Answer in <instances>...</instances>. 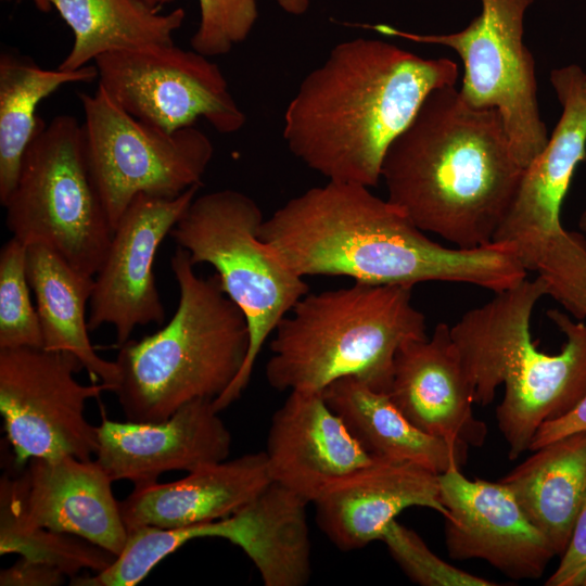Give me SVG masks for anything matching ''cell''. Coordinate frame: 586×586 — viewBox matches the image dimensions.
Returning <instances> with one entry per match:
<instances>
[{
    "mask_svg": "<svg viewBox=\"0 0 586 586\" xmlns=\"http://www.w3.org/2000/svg\"><path fill=\"white\" fill-rule=\"evenodd\" d=\"M258 238L295 275L411 286L466 283L500 292L526 278L513 242L444 246L403 209L357 183L328 181L290 199L264 219Z\"/></svg>",
    "mask_w": 586,
    "mask_h": 586,
    "instance_id": "1",
    "label": "cell"
},
{
    "mask_svg": "<svg viewBox=\"0 0 586 586\" xmlns=\"http://www.w3.org/2000/svg\"><path fill=\"white\" fill-rule=\"evenodd\" d=\"M457 79L448 58L425 59L380 39L343 41L300 84L283 138L328 181L375 187L387 149L425 98Z\"/></svg>",
    "mask_w": 586,
    "mask_h": 586,
    "instance_id": "2",
    "label": "cell"
},
{
    "mask_svg": "<svg viewBox=\"0 0 586 586\" xmlns=\"http://www.w3.org/2000/svg\"><path fill=\"white\" fill-rule=\"evenodd\" d=\"M523 173L500 113L446 86L392 142L381 179L387 200L419 229L471 250L494 242Z\"/></svg>",
    "mask_w": 586,
    "mask_h": 586,
    "instance_id": "3",
    "label": "cell"
},
{
    "mask_svg": "<svg viewBox=\"0 0 586 586\" xmlns=\"http://www.w3.org/2000/svg\"><path fill=\"white\" fill-rule=\"evenodd\" d=\"M546 295L540 277L525 278L449 328L474 404L489 405L505 385L496 419L511 460L528 450L542 424L568 412L586 393L583 320L550 309L547 316L565 336L560 353H543L532 341V314Z\"/></svg>",
    "mask_w": 586,
    "mask_h": 586,
    "instance_id": "4",
    "label": "cell"
},
{
    "mask_svg": "<svg viewBox=\"0 0 586 586\" xmlns=\"http://www.w3.org/2000/svg\"><path fill=\"white\" fill-rule=\"evenodd\" d=\"M170 269L179 301L169 322L118 346L113 393L128 421L162 422L196 399H216L241 371L250 347L243 311L217 273L200 277L177 246Z\"/></svg>",
    "mask_w": 586,
    "mask_h": 586,
    "instance_id": "5",
    "label": "cell"
},
{
    "mask_svg": "<svg viewBox=\"0 0 586 586\" xmlns=\"http://www.w3.org/2000/svg\"><path fill=\"white\" fill-rule=\"evenodd\" d=\"M411 286L353 285L308 292L278 323L265 368L279 391L322 392L353 377L387 393L399 348L426 335L425 316Z\"/></svg>",
    "mask_w": 586,
    "mask_h": 586,
    "instance_id": "6",
    "label": "cell"
},
{
    "mask_svg": "<svg viewBox=\"0 0 586 586\" xmlns=\"http://www.w3.org/2000/svg\"><path fill=\"white\" fill-rule=\"evenodd\" d=\"M264 216L249 195L224 189L195 196L169 232L191 263L208 264L226 295L243 311L250 347L244 365L216 399L217 411L240 398L264 343L309 292L308 283L273 258L258 238Z\"/></svg>",
    "mask_w": 586,
    "mask_h": 586,
    "instance_id": "7",
    "label": "cell"
},
{
    "mask_svg": "<svg viewBox=\"0 0 586 586\" xmlns=\"http://www.w3.org/2000/svg\"><path fill=\"white\" fill-rule=\"evenodd\" d=\"M5 226L25 245L41 244L94 277L114 230L91 179L81 124L71 115L41 119L16 186L3 205Z\"/></svg>",
    "mask_w": 586,
    "mask_h": 586,
    "instance_id": "8",
    "label": "cell"
},
{
    "mask_svg": "<svg viewBox=\"0 0 586 586\" xmlns=\"http://www.w3.org/2000/svg\"><path fill=\"white\" fill-rule=\"evenodd\" d=\"M85 155L113 230L139 194L174 199L202 184L214 154L194 126L173 132L146 124L115 104L98 86L79 92Z\"/></svg>",
    "mask_w": 586,
    "mask_h": 586,
    "instance_id": "9",
    "label": "cell"
},
{
    "mask_svg": "<svg viewBox=\"0 0 586 586\" xmlns=\"http://www.w3.org/2000/svg\"><path fill=\"white\" fill-rule=\"evenodd\" d=\"M533 1L481 0L480 15L451 34H415L384 24L360 26L453 49L464 69L459 89L462 99L474 107L500 113L514 154L525 168L549 138L538 106L535 62L523 43V18Z\"/></svg>",
    "mask_w": 586,
    "mask_h": 586,
    "instance_id": "10",
    "label": "cell"
},
{
    "mask_svg": "<svg viewBox=\"0 0 586 586\" xmlns=\"http://www.w3.org/2000/svg\"><path fill=\"white\" fill-rule=\"evenodd\" d=\"M81 369L71 352L0 348V412L17 466L31 458L95 456L98 428L86 418V403L111 387L79 383Z\"/></svg>",
    "mask_w": 586,
    "mask_h": 586,
    "instance_id": "11",
    "label": "cell"
},
{
    "mask_svg": "<svg viewBox=\"0 0 586 586\" xmlns=\"http://www.w3.org/2000/svg\"><path fill=\"white\" fill-rule=\"evenodd\" d=\"M98 86L131 116L173 132L204 118L220 133L243 127L245 114L207 56L173 44L110 52L94 61Z\"/></svg>",
    "mask_w": 586,
    "mask_h": 586,
    "instance_id": "12",
    "label": "cell"
},
{
    "mask_svg": "<svg viewBox=\"0 0 586 586\" xmlns=\"http://www.w3.org/2000/svg\"><path fill=\"white\" fill-rule=\"evenodd\" d=\"M201 186H193L174 199L139 194L131 201L93 277L90 331L110 324L120 346L130 340L137 327L163 323L165 308L153 271L155 255Z\"/></svg>",
    "mask_w": 586,
    "mask_h": 586,
    "instance_id": "13",
    "label": "cell"
},
{
    "mask_svg": "<svg viewBox=\"0 0 586 586\" xmlns=\"http://www.w3.org/2000/svg\"><path fill=\"white\" fill-rule=\"evenodd\" d=\"M440 496L448 511L445 542L451 559H481L510 578L536 579L556 556L501 482L469 480L451 469L440 474Z\"/></svg>",
    "mask_w": 586,
    "mask_h": 586,
    "instance_id": "14",
    "label": "cell"
},
{
    "mask_svg": "<svg viewBox=\"0 0 586 586\" xmlns=\"http://www.w3.org/2000/svg\"><path fill=\"white\" fill-rule=\"evenodd\" d=\"M213 399L186 404L162 422L110 420L102 409L94 459L113 482L135 487L157 482L170 471H193L226 460L232 435Z\"/></svg>",
    "mask_w": 586,
    "mask_h": 586,
    "instance_id": "15",
    "label": "cell"
},
{
    "mask_svg": "<svg viewBox=\"0 0 586 586\" xmlns=\"http://www.w3.org/2000/svg\"><path fill=\"white\" fill-rule=\"evenodd\" d=\"M4 475L26 522L77 535L116 557L124 549L128 532L113 481L95 459L31 458L18 475Z\"/></svg>",
    "mask_w": 586,
    "mask_h": 586,
    "instance_id": "16",
    "label": "cell"
},
{
    "mask_svg": "<svg viewBox=\"0 0 586 586\" xmlns=\"http://www.w3.org/2000/svg\"><path fill=\"white\" fill-rule=\"evenodd\" d=\"M270 477L308 504L373 457L327 404L322 392L291 391L271 417L264 450Z\"/></svg>",
    "mask_w": 586,
    "mask_h": 586,
    "instance_id": "17",
    "label": "cell"
},
{
    "mask_svg": "<svg viewBox=\"0 0 586 586\" xmlns=\"http://www.w3.org/2000/svg\"><path fill=\"white\" fill-rule=\"evenodd\" d=\"M313 504L317 525L343 551L381 540L388 524L409 507L448 517L438 473L415 462L379 457L331 482Z\"/></svg>",
    "mask_w": 586,
    "mask_h": 586,
    "instance_id": "18",
    "label": "cell"
},
{
    "mask_svg": "<svg viewBox=\"0 0 586 586\" xmlns=\"http://www.w3.org/2000/svg\"><path fill=\"white\" fill-rule=\"evenodd\" d=\"M449 328L441 322L431 337L399 348L387 395L423 432L481 447L487 425L473 413L472 391Z\"/></svg>",
    "mask_w": 586,
    "mask_h": 586,
    "instance_id": "19",
    "label": "cell"
},
{
    "mask_svg": "<svg viewBox=\"0 0 586 586\" xmlns=\"http://www.w3.org/2000/svg\"><path fill=\"white\" fill-rule=\"evenodd\" d=\"M550 82L560 118L544 150L524 168L511 208L494 242L561 227L560 211L575 169L586 160V72L577 64L555 68Z\"/></svg>",
    "mask_w": 586,
    "mask_h": 586,
    "instance_id": "20",
    "label": "cell"
},
{
    "mask_svg": "<svg viewBox=\"0 0 586 586\" xmlns=\"http://www.w3.org/2000/svg\"><path fill=\"white\" fill-rule=\"evenodd\" d=\"M272 482L265 451L204 464L177 481L152 483L119 504L127 528H175L229 517Z\"/></svg>",
    "mask_w": 586,
    "mask_h": 586,
    "instance_id": "21",
    "label": "cell"
},
{
    "mask_svg": "<svg viewBox=\"0 0 586 586\" xmlns=\"http://www.w3.org/2000/svg\"><path fill=\"white\" fill-rule=\"evenodd\" d=\"M330 408L372 456L421 464L438 474L461 469L469 445L428 434L411 423L387 393L353 378H342L322 391Z\"/></svg>",
    "mask_w": 586,
    "mask_h": 586,
    "instance_id": "22",
    "label": "cell"
},
{
    "mask_svg": "<svg viewBox=\"0 0 586 586\" xmlns=\"http://www.w3.org/2000/svg\"><path fill=\"white\" fill-rule=\"evenodd\" d=\"M561 556L586 497V432L535 450L499 480Z\"/></svg>",
    "mask_w": 586,
    "mask_h": 586,
    "instance_id": "23",
    "label": "cell"
},
{
    "mask_svg": "<svg viewBox=\"0 0 586 586\" xmlns=\"http://www.w3.org/2000/svg\"><path fill=\"white\" fill-rule=\"evenodd\" d=\"M26 270L36 298L43 348L73 353L93 382L100 380L114 392L119 380L117 364L101 358L89 337L86 308L93 277L75 270L41 244L27 245Z\"/></svg>",
    "mask_w": 586,
    "mask_h": 586,
    "instance_id": "24",
    "label": "cell"
},
{
    "mask_svg": "<svg viewBox=\"0 0 586 586\" xmlns=\"http://www.w3.org/2000/svg\"><path fill=\"white\" fill-rule=\"evenodd\" d=\"M33 1L42 12L54 8L73 31L72 49L58 67L62 71H77L110 52L173 44L186 17L182 8L160 13L143 0Z\"/></svg>",
    "mask_w": 586,
    "mask_h": 586,
    "instance_id": "25",
    "label": "cell"
},
{
    "mask_svg": "<svg viewBox=\"0 0 586 586\" xmlns=\"http://www.w3.org/2000/svg\"><path fill=\"white\" fill-rule=\"evenodd\" d=\"M98 78L95 65L77 71L46 69L33 60L2 52L0 55V203L13 192L24 153L41 122L39 103L71 82Z\"/></svg>",
    "mask_w": 586,
    "mask_h": 586,
    "instance_id": "26",
    "label": "cell"
},
{
    "mask_svg": "<svg viewBox=\"0 0 586 586\" xmlns=\"http://www.w3.org/2000/svg\"><path fill=\"white\" fill-rule=\"evenodd\" d=\"M9 553L51 564L71 578L82 570L101 572L116 559L114 553L82 537L26 522L3 474L0 479V555Z\"/></svg>",
    "mask_w": 586,
    "mask_h": 586,
    "instance_id": "27",
    "label": "cell"
},
{
    "mask_svg": "<svg viewBox=\"0 0 586 586\" xmlns=\"http://www.w3.org/2000/svg\"><path fill=\"white\" fill-rule=\"evenodd\" d=\"M527 271H535L555 298L573 318L586 319V243L582 235L553 230L514 242Z\"/></svg>",
    "mask_w": 586,
    "mask_h": 586,
    "instance_id": "28",
    "label": "cell"
},
{
    "mask_svg": "<svg viewBox=\"0 0 586 586\" xmlns=\"http://www.w3.org/2000/svg\"><path fill=\"white\" fill-rule=\"evenodd\" d=\"M27 245L12 237L0 251V348L43 347L26 270Z\"/></svg>",
    "mask_w": 586,
    "mask_h": 586,
    "instance_id": "29",
    "label": "cell"
},
{
    "mask_svg": "<svg viewBox=\"0 0 586 586\" xmlns=\"http://www.w3.org/2000/svg\"><path fill=\"white\" fill-rule=\"evenodd\" d=\"M381 540L404 573L421 586H496L495 582L456 568L436 556L412 530L392 521Z\"/></svg>",
    "mask_w": 586,
    "mask_h": 586,
    "instance_id": "30",
    "label": "cell"
},
{
    "mask_svg": "<svg viewBox=\"0 0 586 586\" xmlns=\"http://www.w3.org/2000/svg\"><path fill=\"white\" fill-rule=\"evenodd\" d=\"M200 23L191 37L194 51L211 58L230 52L251 34L259 0H198Z\"/></svg>",
    "mask_w": 586,
    "mask_h": 586,
    "instance_id": "31",
    "label": "cell"
},
{
    "mask_svg": "<svg viewBox=\"0 0 586 586\" xmlns=\"http://www.w3.org/2000/svg\"><path fill=\"white\" fill-rule=\"evenodd\" d=\"M586 577V497L576 517L570 542L546 586H583Z\"/></svg>",
    "mask_w": 586,
    "mask_h": 586,
    "instance_id": "32",
    "label": "cell"
},
{
    "mask_svg": "<svg viewBox=\"0 0 586 586\" xmlns=\"http://www.w3.org/2000/svg\"><path fill=\"white\" fill-rule=\"evenodd\" d=\"M65 574L58 568L21 557L11 566L1 570V586H59L65 582Z\"/></svg>",
    "mask_w": 586,
    "mask_h": 586,
    "instance_id": "33",
    "label": "cell"
},
{
    "mask_svg": "<svg viewBox=\"0 0 586 586\" xmlns=\"http://www.w3.org/2000/svg\"><path fill=\"white\" fill-rule=\"evenodd\" d=\"M579 432H586V393L568 412L538 428L528 451Z\"/></svg>",
    "mask_w": 586,
    "mask_h": 586,
    "instance_id": "34",
    "label": "cell"
},
{
    "mask_svg": "<svg viewBox=\"0 0 586 586\" xmlns=\"http://www.w3.org/2000/svg\"><path fill=\"white\" fill-rule=\"evenodd\" d=\"M277 2L282 10L293 15L304 14L309 7V0H277Z\"/></svg>",
    "mask_w": 586,
    "mask_h": 586,
    "instance_id": "35",
    "label": "cell"
},
{
    "mask_svg": "<svg viewBox=\"0 0 586 586\" xmlns=\"http://www.w3.org/2000/svg\"><path fill=\"white\" fill-rule=\"evenodd\" d=\"M146 2L150 7L160 10L162 7L173 3L176 0H143Z\"/></svg>",
    "mask_w": 586,
    "mask_h": 586,
    "instance_id": "36",
    "label": "cell"
},
{
    "mask_svg": "<svg viewBox=\"0 0 586 586\" xmlns=\"http://www.w3.org/2000/svg\"><path fill=\"white\" fill-rule=\"evenodd\" d=\"M578 227L583 232L586 233V208L583 211V213L579 216Z\"/></svg>",
    "mask_w": 586,
    "mask_h": 586,
    "instance_id": "37",
    "label": "cell"
},
{
    "mask_svg": "<svg viewBox=\"0 0 586 586\" xmlns=\"http://www.w3.org/2000/svg\"><path fill=\"white\" fill-rule=\"evenodd\" d=\"M583 586H586V577H585V579H584Z\"/></svg>",
    "mask_w": 586,
    "mask_h": 586,
    "instance_id": "38",
    "label": "cell"
}]
</instances>
